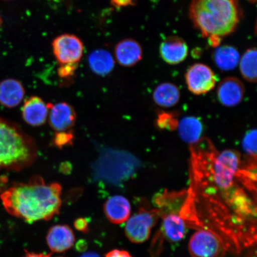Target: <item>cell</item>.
I'll return each mask as SVG.
<instances>
[{"instance_id":"4fadbf2b","label":"cell","mask_w":257,"mask_h":257,"mask_svg":"<svg viewBox=\"0 0 257 257\" xmlns=\"http://www.w3.org/2000/svg\"><path fill=\"white\" fill-rule=\"evenodd\" d=\"M22 112L26 123L32 126H40L46 123L49 108L41 98L32 96L25 101Z\"/></svg>"},{"instance_id":"e0dca14e","label":"cell","mask_w":257,"mask_h":257,"mask_svg":"<svg viewBox=\"0 0 257 257\" xmlns=\"http://www.w3.org/2000/svg\"><path fill=\"white\" fill-rule=\"evenodd\" d=\"M155 103L162 107H174L181 99V92L178 86L170 82H164L157 86L153 94Z\"/></svg>"},{"instance_id":"6da1fadb","label":"cell","mask_w":257,"mask_h":257,"mask_svg":"<svg viewBox=\"0 0 257 257\" xmlns=\"http://www.w3.org/2000/svg\"><path fill=\"white\" fill-rule=\"evenodd\" d=\"M62 191L58 183L48 184L42 177L34 176L27 183L14 184L0 197L10 214L32 223L51 220L59 214Z\"/></svg>"},{"instance_id":"e575fe53","label":"cell","mask_w":257,"mask_h":257,"mask_svg":"<svg viewBox=\"0 0 257 257\" xmlns=\"http://www.w3.org/2000/svg\"><path fill=\"white\" fill-rule=\"evenodd\" d=\"M58 257H63V256H58Z\"/></svg>"},{"instance_id":"30bf717a","label":"cell","mask_w":257,"mask_h":257,"mask_svg":"<svg viewBox=\"0 0 257 257\" xmlns=\"http://www.w3.org/2000/svg\"><path fill=\"white\" fill-rule=\"evenodd\" d=\"M46 240L51 251L64 252L73 246L75 236L71 227L68 225L57 224L48 230Z\"/></svg>"},{"instance_id":"5bb4252c","label":"cell","mask_w":257,"mask_h":257,"mask_svg":"<svg viewBox=\"0 0 257 257\" xmlns=\"http://www.w3.org/2000/svg\"><path fill=\"white\" fill-rule=\"evenodd\" d=\"M104 211L111 223L120 224L130 217L131 205L127 199L121 195L112 196L105 201Z\"/></svg>"},{"instance_id":"8fae6325","label":"cell","mask_w":257,"mask_h":257,"mask_svg":"<svg viewBox=\"0 0 257 257\" xmlns=\"http://www.w3.org/2000/svg\"><path fill=\"white\" fill-rule=\"evenodd\" d=\"M188 46L182 38L176 36L166 38L160 44V53L167 63L175 65L181 63L188 55Z\"/></svg>"},{"instance_id":"d6986e66","label":"cell","mask_w":257,"mask_h":257,"mask_svg":"<svg viewBox=\"0 0 257 257\" xmlns=\"http://www.w3.org/2000/svg\"><path fill=\"white\" fill-rule=\"evenodd\" d=\"M240 54L236 48L230 46L217 47L213 54L216 66L222 71H230L236 68L240 60Z\"/></svg>"},{"instance_id":"836d02e7","label":"cell","mask_w":257,"mask_h":257,"mask_svg":"<svg viewBox=\"0 0 257 257\" xmlns=\"http://www.w3.org/2000/svg\"><path fill=\"white\" fill-rule=\"evenodd\" d=\"M3 1H6V2H7V1H12V0H3Z\"/></svg>"},{"instance_id":"4dcf8cb0","label":"cell","mask_w":257,"mask_h":257,"mask_svg":"<svg viewBox=\"0 0 257 257\" xmlns=\"http://www.w3.org/2000/svg\"><path fill=\"white\" fill-rule=\"evenodd\" d=\"M76 247L77 249L82 251V250L85 249L86 243L85 242H83L82 240H80L78 244H77Z\"/></svg>"},{"instance_id":"d4e9b609","label":"cell","mask_w":257,"mask_h":257,"mask_svg":"<svg viewBox=\"0 0 257 257\" xmlns=\"http://www.w3.org/2000/svg\"><path fill=\"white\" fill-rule=\"evenodd\" d=\"M78 64H62L57 70L58 75L62 79H70L75 75Z\"/></svg>"},{"instance_id":"277c9868","label":"cell","mask_w":257,"mask_h":257,"mask_svg":"<svg viewBox=\"0 0 257 257\" xmlns=\"http://www.w3.org/2000/svg\"><path fill=\"white\" fill-rule=\"evenodd\" d=\"M160 216L156 210H141L126 221L124 232L128 240L135 243L146 242Z\"/></svg>"},{"instance_id":"7402d4cb","label":"cell","mask_w":257,"mask_h":257,"mask_svg":"<svg viewBox=\"0 0 257 257\" xmlns=\"http://www.w3.org/2000/svg\"><path fill=\"white\" fill-rule=\"evenodd\" d=\"M179 120L176 114L173 112H161L157 115V124L162 130L173 131L177 130Z\"/></svg>"},{"instance_id":"603a6c76","label":"cell","mask_w":257,"mask_h":257,"mask_svg":"<svg viewBox=\"0 0 257 257\" xmlns=\"http://www.w3.org/2000/svg\"><path fill=\"white\" fill-rule=\"evenodd\" d=\"M242 146L244 152L250 159L256 160V131L251 130L243 137Z\"/></svg>"},{"instance_id":"f546056e","label":"cell","mask_w":257,"mask_h":257,"mask_svg":"<svg viewBox=\"0 0 257 257\" xmlns=\"http://www.w3.org/2000/svg\"><path fill=\"white\" fill-rule=\"evenodd\" d=\"M80 257H101L97 253L94 252H88L83 253Z\"/></svg>"},{"instance_id":"7a4b0ae2","label":"cell","mask_w":257,"mask_h":257,"mask_svg":"<svg viewBox=\"0 0 257 257\" xmlns=\"http://www.w3.org/2000/svg\"><path fill=\"white\" fill-rule=\"evenodd\" d=\"M189 15L202 37L222 38L236 30L243 12L239 0H192Z\"/></svg>"},{"instance_id":"484cf974","label":"cell","mask_w":257,"mask_h":257,"mask_svg":"<svg viewBox=\"0 0 257 257\" xmlns=\"http://www.w3.org/2000/svg\"><path fill=\"white\" fill-rule=\"evenodd\" d=\"M88 221L85 218H78L74 221V227L76 230L84 233L89 231Z\"/></svg>"},{"instance_id":"5b68a950","label":"cell","mask_w":257,"mask_h":257,"mask_svg":"<svg viewBox=\"0 0 257 257\" xmlns=\"http://www.w3.org/2000/svg\"><path fill=\"white\" fill-rule=\"evenodd\" d=\"M54 56L60 65L66 64H78L84 51L81 40L75 35L63 34L53 41Z\"/></svg>"},{"instance_id":"ac0fdd59","label":"cell","mask_w":257,"mask_h":257,"mask_svg":"<svg viewBox=\"0 0 257 257\" xmlns=\"http://www.w3.org/2000/svg\"><path fill=\"white\" fill-rule=\"evenodd\" d=\"M180 137L185 142L194 144L200 141L203 132V125L198 118L188 116L179 121L178 126Z\"/></svg>"},{"instance_id":"52a82bcc","label":"cell","mask_w":257,"mask_h":257,"mask_svg":"<svg viewBox=\"0 0 257 257\" xmlns=\"http://www.w3.org/2000/svg\"><path fill=\"white\" fill-rule=\"evenodd\" d=\"M186 83L192 94H206L216 86L217 76L210 67L202 63H195L189 67L185 74Z\"/></svg>"},{"instance_id":"83f0119b","label":"cell","mask_w":257,"mask_h":257,"mask_svg":"<svg viewBox=\"0 0 257 257\" xmlns=\"http://www.w3.org/2000/svg\"><path fill=\"white\" fill-rule=\"evenodd\" d=\"M105 257H133L126 250L114 249L108 252Z\"/></svg>"},{"instance_id":"9a60e30c","label":"cell","mask_w":257,"mask_h":257,"mask_svg":"<svg viewBox=\"0 0 257 257\" xmlns=\"http://www.w3.org/2000/svg\"><path fill=\"white\" fill-rule=\"evenodd\" d=\"M25 91L18 80L8 78L0 82V104L8 108H14L21 103Z\"/></svg>"},{"instance_id":"cb8c5ba5","label":"cell","mask_w":257,"mask_h":257,"mask_svg":"<svg viewBox=\"0 0 257 257\" xmlns=\"http://www.w3.org/2000/svg\"><path fill=\"white\" fill-rule=\"evenodd\" d=\"M73 139L72 131L58 132L53 138V144L58 148H63L72 145Z\"/></svg>"},{"instance_id":"ba28073f","label":"cell","mask_w":257,"mask_h":257,"mask_svg":"<svg viewBox=\"0 0 257 257\" xmlns=\"http://www.w3.org/2000/svg\"><path fill=\"white\" fill-rule=\"evenodd\" d=\"M48 120L51 127L57 133L70 131L76 121L75 109L67 102L56 104H48Z\"/></svg>"},{"instance_id":"9c48e42d","label":"cell","mask_w":257,"mask_h":257,"mask_svg":"<svg viewBox=\"0 0 257 257\" xmlns=\"http://www.w3.org/2000/svg\"><path fill=\"white\" fill-rule=\"evenodd\" d=\"M245 88L239 79L228 77L220 82L217 90L218 101L227 107H233L242 102Z\"/></svg>"},{"instance_id":"4316f807","label":"cell","mask_w":257,"mask_h":257,"mask_svg":"<svg viewBox=\"0 0 257 257\" xmlns=\"http://www.w3.org/2000/svg\"><path fill=\"white\" fill-rule=\"evenodd\" d=\"M110 3L115 8L121 9L136 5V0H110Z\"/></svg>"},{"instance_id":"7c38bea8","label":"cell","mask_w":257,"mask_h":257,"mask_svg":"<svg viewBox=\"0 0 257 257\" xmlns=\"http://www.w3.org/2000/svg\"><path fill=\"white\" fill-rule=\"evenodd\" d=\"M114 55L121 66H134L143 59V48L136 40L127 38L120 41L115 46Z\"/></svg>"},{"instance_id":"44dd1931","label":"cell","mask_w":257,"mask_h":257,"mask_svg":"<svg viewBox=\"0 0 257 257\" xmlns=\"http://www.w3.org/2000/svg\"><path fill=\"white\" fill-rule=\"evenodd\" d=\"M257 51L255 47L249 48L239 60V69L243 78L249 82L256 81Z\"/></svg>"},{"instance_id":"d6a6232c","label":"cell","mask_w":257,"mask_h":257,"mask_svg":"<svg viewBox=\"0 0 257 257\" xmlns=\"http://www.w3.org/2000/svg\"><path fill=\"white\" fill-rule=\"evenodd\" d=\"M248 1L250 3H251V4H254V3H256V0H248Z\"/></svg>"},{"instance_id":"ffe728a7","label":"cell","mask_w":257,"mask_h":257,"mask_svg":"<svg viewBox=\"0 0 257 257\" xmlns=\"http://www.w3.org/2000/svg\"><path fill=\"white\" fill-rule=\"evenodd\" d=\"M88 64L93 72L99 76H104L114 69L115 62L108 51L98 49L89 54Z\"/></svg>"},{"instance_id":"1f68e13d","label":"cell","mask_w":257,"mask_h":257,"mask_svg":"<svg viewBox=\"0 0 257 257\" xmlns=\"http://www.w3.org/2000/svg\"><path fill=\"white\" fill-rule=\"evenodd\" d=\"M3 25V19L2 18V16L0 15V29H1Z\"/></svg>"},{"instance_id":"8992f818","label":"cell","mask_w":257,"mask_h":257,"mask_svg":"<svg viewBox=\"0 0 257 257\" xmlns=\"http://www.w3.org/2000/svg\"><path fill=\"white\" fill-rule=\"evenodd\" d=\"M222 241L211 230L197 231L189 240L188 248L192 257H219L223 250Z\"/></svg>"},{"instance_id":"f1b7e54d","label":"cell","mask_w":257,"mask_h":257,"mask_svg":"<svg viewBox=\"0 0 257 257\" xmlns=\"http://www.w3.org/2000/svg\"><path fill=\"white\" fill-rule=\"evenodd\" d=\"M51 254H46V253H35L26 252L25 255L23 257H51Z\"/></svg>"},{"instance_id":"3957f363","label":"cell","mask_w":257,"mask_h":257,"mask_svg":"<svg viewBox=\"0 0 257 257\" xmlns=\"http://www.w3.org/2000/svg\"><path fill=\"white\" fill-rule=\"evenodd\" d=\"M36 144L14 122L0 117V170L21 171L37 157Z\"/></svg>"},{"instance_id":"2e32d148","label":"cell","mask_w":257,"mask_h":257,"mask_svg":"<svg viewBox=\"0 0 257 257\" xmlns=\"http://www.w3.org/2000/svg\"><path fill=\"white\" fill-rule=\"evenodd\" d=\"M162 231L170 242H179L184 238L186 224L181 214L170 213L163 215Z\"/></svg>"}]
</instances>
